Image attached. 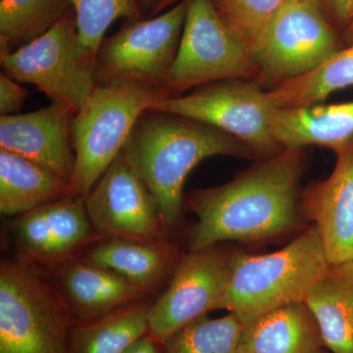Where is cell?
Returning a JSON list of instances; mask_svg holds the SVG:
<instances>
[{
	"mask_svg": "<svg viewBox=\"0 0 353 353\" xmlns=\"http://www.w3.org/2000/svg\"><path fill=\"white\" fill-rule=\"evenodd\" d=\"M306 167L303 148H284L259 159L231 182L199 190L187 199L197 221L190 229V252L229 241L255 243L294 233L304 227L301 180Z\"/></svg>",
	"mask_w": 353,
	"mask_h": 353,
	"instance_id": "6da1fadb",
	"label": "cell"
},
{
	"mask_svg": "<svg viewBox=\"0 0 353 353\" xmlns=\"http://www.w3.org/2000/svg\"><path fill=\"white\" fill-rule=\"evenodd\" d=\"M122 152L154 196L167 232L182 219L183 185L202 160L255 157L250 145L217 128L152 110L139 116Z\"/></svg>",
	"mask_w": 353,
	"mask_h": 353,
	"instance_id": "7a4b0ae2",
	"label": "cell"
},
{
	"mask_svg": "<svg viewBox=\"0 0 353 353\" xmlns=\"http://www.w3.org/2000/svg\"><path fill=\"white\" fill-rule=\"evenodd\" d=\"M329 266L313 225L278 252H234L229 285L216 309H225L248 324L273 309L305 301Z\"/></svg>",
	"mask_w": 353,
	"mask_h": 353,
	"instance_id": "3957f363",
	"label": "cell"
},
{
	"mask_svg": "<svg viewBox=\"0 0 353 353\" xmlns=\"http://www.w3.org/2000/svg\"><path fill=\"white\" fill-rule=\"evenodd\" d=\"M66 299L28 259L0 266V353H69Z\"/></svg>",
	"mask_w": 353,
	"mask_h": 353,
	"instance_id": "277c9868",
	"label": "cell"
},
{
	"mask_svg": "<svg viewBox=\"0 0 353 353\" xmlns=\"http://www.w3.org/2000/svg\"><path fill=\"white\" fill-rule=\"evenodd\" d=\"M160 88L106 83L94 92L72 120L75 169L71 196L85 197L122 152L139 116L159 99Z\"/></svg>",
	"mask_w": 353,
	"mask_h": 353,
	"instance_id": "5b68a950",
	"label": "cell"
},
{
	"mask_svg": "<svg viewBox=\"0 0 353 353\" xmlns=\"http://www.w3.org/2000/svg\"><path fill=\"white\" fill-rule=\"evenodd\" d=\"M187 1L180 44L163 87L167 97L222 81H254L262 85L252 52L229 29L212 0Z\"/></svg>",
	"mask_w": 353,
	"mask_h": 353,
	"instance_id": "8992f818",
	"label": "cell"
},
{
	"mask_svg": "<svg viewBox=\"0 0 353 353\" xmlns=\"http://www.w3.org/2000/svg\"><path fill=\"white\" fill-rule=\"evenodd\" d=\"M0 64L13 80L36 85L76 112L97 87L95 55L81 41L71 9L43 36L0 54Z\"/></svg>",
	"mask_w": 353,
	"mask_h": 353,
	"instance_id": "52a82bcc",
	"label": "cell"
},
{
	"mask_svg": "<svg viewBox=\"0 0 353 353\" xmlns=\"http://www.w3.org/2000/svg\"><path fill=\"white\" fill-rule=\"evenodd\" d=\"M276 108L267 90L254 81H222L194 88L190 94L159 99L150 110L199 121L236 137L264 159L282 152L271 132Z\"/></svg>",
	"mask_w": 353,
	"mask_h": 353,
	"instance_id": "ba28073f",
	"label": "cell"
},
{
	"mask_svg": "<svg viewBox=\"0 0 353 353\" xmlns=\"http://www.w3.org/2000/svg\"><path fill=\"white\" fill-rule=\"evenodd\" d=\"M188 1L150 20L131 21L104 39L95 57L97 85L128 83L163 90L175 60Z\"/></svg>",
	"mask_w": 353,
	"mask_h": 353,
	"instance_id": "9c48e42d",
	"label": "cell"
},
{
	"mask_svg": "<svg viewBox=\"0 0 353 353\" xmlns=\"http://www.w3.org/2000/svg\"><path fill=\"white\" fill-rule=\"evenodd\" d=\"M321 6L288 0L267 27L252 57L269 88L316 68L341 50Z\"/></svg>",
	"mask_w": 353,
	"mask_h": 353,
	"instance_id": "30bf717a",
	"label": "cell"
},
{
	"mask_svg": "<svg viewBox=\"0 0 353 353\" xmlns=\"http://www.w3.org/2000/svg\"><path fill=\"white\" fill-rule=\"evenodd\" d=\"M233 253L217 245L183 255L168 289L150 305V334L164 343L185 325L215 310L229 285Z\"/></svg>",
	"mask_w": 353,
	"mask_h": 353,
	"instance_id": "8fae6325",
	"label": "cell"
},
{
	"mask_svg": "<svg viewBox=\"0 0 353 353\" xmlns=\"http://www.w3.org/2000/svg\"><path fill=\"white\" fill-rule=\"evenodd\" d=\"M85 201L92 227L106 238L164 240L167 230L157 202L123 152Z\"/></svg>",
	"mask_w": 353,
	"mask_h": 353,
	"instance_id": "7c38bea8",
	"label": "cell"
},
{
	"mask_svg": "<svg viewBox=\"0 0 353 353\" xmlns=\"http://www.w3.org/2000/svg\"><path fill=\"white\" fill-rule=\"evenodd\" d=\"M76 111L50 104L34 112L1 115L0 150L27 158L71 182L75 169L72 120Z\"/></svg>",
	"mask_w": 353,
	"mask_h": 353,
	"instance_id": "4fadbf2b",
	"label": "cell"
},
{
	"mask_svg": "<svg viewBox=\"0 0 353 353\" xmlns=\"http://www.w3.org/2000/svg\"><path fill=\"white\" fill-rule=\"evenodd\" d=\"M336 154L331 175L301 194V212L319 232L330 264L353 262V139Z\"/></svg>",
	"mask_w": 353,
	"mask_h": 353,
	"instance_id": "5bb4252c",
	"label": "cell"
},
{
	"mask_svg": "<svg viewBox=\"0 0 353 353\" xmlns=\"http://www.w3.org/2000/svg\"><path fill=\"white\" fill-rule=\"evenodd\" d=\"M92 222L85 197L68 196L21 216L12 225L14 238L26 256L59 265L90 240Z\"/></svg>",
	"mask_w": 353,
	"mask_h": 353,
	"instance_id": "9a60e30c",
	"label": "cell"
},
{
	"mask_svg": "<svg viewBox=\"0 0 353 353\" xmlns=\"http://www.w3.org/2000/svg\"><path fill=\"white\" fill-rule=\"evenodd\" d=\"M57 273L74 321L108 314L139 301L145 294L126 279L85 259H67L58 265Z\"/></svg>",
	"mask_w": 353,
	"mask_h": 353,
	"instance_id": "2e32d148",
	"label": "cell"
},
{
	"mask_svg": "<svg viewBox=\"0 0 353 353\" xmlns=\"http://www.w3.org/2000/svg\"><path fill=\"white\" fill-rule=\"evenodd\" d=\"M305 301L281 306L243 327L240 353H327Z\"/></svg>",
	"mask_w": 353,
	"mask_h": 353,
	"instance_id": "e0dca14e",
	"label": "cell"
},
{
	"mask_svg": "<svg viewBox=\"0 0 353 353\" xmlns=\"http://www.w3.org/2000/svg\"><path fill=\"white\" fill-rule=\"evenodd\" d=\"M182 256L164 240L145 241L106 238L90 248L83 259L108 269L148 292L173 274Z\"/></svg>",
	"mask_w": 353,
	"mask_h": 353,
	"instance_id": "ac0fdd59",
	"label": "cell"
},
{
	"mask_svg": "<svg viewBox=\"0 0 353 353\" xmlns=\"http://www.w3.org/2000/svg\"><path fill=\"white\" fill-rule=\"evenodd\" d=\"M271 132L283 148L320 145L336 153L353 139V101L276 108L272 114Z\"/></svg>",
	"mask_w": 353,
	"mask_h": 353,
	"instance_id": "d6986e66",
	"label": "cell"
},
{
	"mask_svg": "<svg viewBox=\"0 0 353 353\" xmlns=\"http://www.w3.org/2000/svg\"><path fill=\"white\" fill-rule=\"evenodd\" d=\"M327 350L353 353V262L330 264L305 297Z\"/></svg>",
	"mask_w": 353,
	"mask_h": 353,
	"instance_id": "ffe728a7",
	"label": "cell"
},
{
	"mask_svg": "<svg viewBox=\"0 0 353 353\" xmlns=\"http://www.w3.org/2000/svg\"><path fill=\"white\" fill-rule=\"evenodd\" d=\"M71 196V182L31 160L0 150V211L24 215Z\"/></svg>",
	"mask_w": 353,
	"mask_h": 353,
	"instance_id": "44dd1931",
	"label": "cell"
},
{
	"mask_svg": "<svg viewBox=\"0 0 353 353\" xmlns=\"http://www.w3.org/2000/svg\"><path fill=\"white\" fill-rule=\"evenodd\" d=\"M150 305L139 301L94 319L74 321L69 353H124L150 334Z\"/></svg>",
	"mask_w": 353,
	"mask_h": 353,
	"instance_id": "7402d4cb",
	"label": "cell"
},
{
	"mask_svg": "<svg viewBox=\"0 0 353 353\" xmlns=\"http://www.w3.org/2000/svg\"><path fill=\"white\" fill-rule=\"evenodd\" d=\"M352 85L353 43L341 48L308 73L268 88L267 95L278 109L305 108Z\"/></svg>",
	"mask_w": 353,
	"mask_h": 353,
	"instance_id": "603a6c76",
	"label": "cell"
},
{
	"mask_svg": "<svg viewBox=\"0 0 353 353\" xmlns=\"http://www.w3.org/2000/svg\"><path fill=\"white\" fill-rule=\"evenodd\" d=\"M69 0H1L0 54L43 36L68 12Z\"/></svg>",
	"mask_w": 353,
	"mask_h": 353,
	"instance_id": "cb8c5ba5",
	"label": "cell"
},
{
	"mask_svg": "<svg viewBox=\"0 0 353 353\" xmlns=\"http://www.w3.org/2000/svg\"><path fill=\"white\" fill-rule=\"evenodd\" d=\"M245 325L233 313L201 316L164 341L165 353H240Z\"/></svg>",
	"mask_w": 353,
	"mask_h": 353,
	"instance_id": "d4e9b609",
	"label": "cell"
},
{
	"mask_svg": "<svg viewBox=\"0 0 353 353\" xmlns=\"http://www.w3.org/2000/svg\"><path fill=\"white\" fill-rule=\"evenodd\" d=\"M83 46L97 57L104 34L119 18L143 19L138 0H69Z\"/></svg>",
	"mask_w": 353,
	"mask_h": 353,
	"instance_id": "484cf974",
	"label": "cell"
},
{
	"mask_svg": "<svg viewBox=\"0 0 353 353\" xmlns=\"http://www.w3.org/2000/svg\"><path fill=\"white\" fill-rule=\"evenodd\" d=\"M212 1L216 10L229 29L252 52L271 21L288 0Z\"/></svg>",
	"mask_w": 353,
	"mask_h": 353,
	"instance_id": "4316f807",
	"label": "cell"
},
{
	"mask_svg": "<svg viewBox=\"0 0 353 353\" xmlns=\"http://www.w3.org/2000/svg\"><path fill=\"white\" fill-rule=\"evenodd\" d=\"M28 97V90L6 75L0 74V113L1 115L17 114L24 105Z\"/></svg>",
	"mask_w": 353,
	"mask_h": 353,
	"instance_id": "83f0119b",
	"label": "cell"
},
{
	"mask_svg": "<svg viewBox=\"0 0 353 353\" xmlns=\"http://www.w3.org/2000/svg\"><path fill=\"white\" fill-rule=\"evenodd\" d=\"M327 2L336 22L347 28L353 19V0H327Z\"/></svg>",
	"mask_w": 353,
	"mask_h": 353,
	"instance_id": "f1b7e54d",
	"label": "cell"
},
{
	"mask_svg": "<svg viewBox=\"0 0 353 353\" xmlns=\"http://www.w3.org/2000/svg\"><path fill=\"white\" fill-rule=\"evenodd\" d=\"M124 353H165L164 345L152 334H148L137 341Z\"/></svg>",
	"mask_w": 353,
	"mask_h": 353,
	"instance_id": "f546056e",
	"label": "cell"
},
{
	"mask_svg": "<svg viewBox=\"0 0 353 353\" xmlns=\"http://www.w3.org/2000/svg\"><path fill=\"white\" fill-rule=\"evenodd\" d=\"M179 0H159L155 8L153 9L152 15L161 12L165 8L174 6V4L176 3Z\"/></svg>",
	"mask_w": 353,
	"mask_h": 353,
	"instance_id": "4dcf8cb0",
	"label": "cell"
},
{
	"mask_svg": "<svg viewBox=\"0 0 353 353\" xmlns=\"http://www.w3.org/2000/svg\"><path fill=\"white\" fill-rule=\"evenodd\" d=\"M138 1L141 12L150 11V14H152L153 9L155 8L159 0H138Z\"/></svg>",
	"mask_w": 353,
	"mask_h": 353,
	"instance_id": "1f68e13d",
	"label": "cell"
},
{
	"mask_svg": "<svg viewBox=\"0 0 353 353\" xmlns=\"http://www.w3.org/2000/svg\"><path fill=\"white\" fill-rule=\"evenodd\" d=\"M345 43H347V46L353 43V19L352 22L348 24L347 27L345 29Z\"/></svg>",
	"mask_w": 353,
	"mask_h": 353,
	"instance_id": "d6a6232c",
	"label": "cell"
},
{
	"mask_svg": "<svg viewBox=\"0 0 353 353\" xmlns=\"http://www.w3.org/2000/svg\"><path fill=\"white\" fill-rule=\"evenodd\" d=\"M306 1L315 2V3H318L320 4V6H321V0H306Z\"/></svg>",
	"mask_w": 353,
	"mask_h": 353,
	"instance_id": "836d02e7",
	"label": "cell"
}]
</instances>
